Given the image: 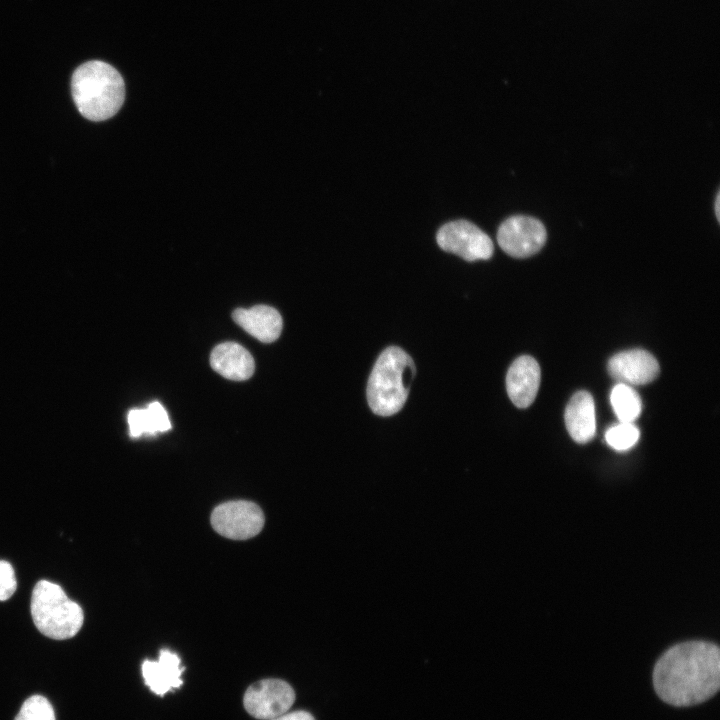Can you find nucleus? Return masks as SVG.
<instances>
[{
	"label": "nucleus",
	"instance_id": "nucleus-17",
	"mask_svg": "<svg viewBox=\"0 0 720 720\" xmlns=\"http://www.w3.org/2000/svg\"><path fill=\"white\" fill-rule=\"evenodd\" d=\"M639 436L640 431L633 423L619 422L606 431L605 440L611 448L625 451L638 442Z\"/></svg>",
	"mask_w": 720,
	"mask_h": 720
},
{
	"label": "nucleus",
	"instance_id": "nucleus-19",
	"mask_svg": "<svg viewBox=\"0 0 720 720\" xmlns=\"http://www.w3.org/2000/svg\"><path fill=\"white\" fill-rule=\"evenodd\" d=\"M17 588V581L12 565L0 560V601L8 600Z\"/></svg>",
	"mask_w": 720,
	"mask_h": 720
},
{
	"label": "nucleus",
	"instance_id": "nucleus-20",
	"mask_svg": "<svg viewBox=\"0 0 720 720\" xmlns=\"http://www.w3.org/2000/svg\"><path fill=\"white\" fill-rule=\"evenodd\" d=\"M271 720H314V718L306 711H294L291 713H284Z\"/></svg>",
	"mask_w": 720,
	"mask_h": 720
},
{
	"label": "nucleus",
	"instance_id": "nucleus-9",
	"mask_svg": "<svg viewBox=\"0 0 720 720\" xmlns=\"http://www.w3.org/2000/svg\"><path fill=\"white\" fill-rule=\"evenodd\" d=\"M607 367L614 379L630 386L650 383L657 378L660 371L656 358L642 349L615 354L609 359Z\"/></svg>",
	"mask_w": 720,
	"mask_h": 720
},
{
	"label": "nucleus",
	"instance_id": "nucleus-11",
	"mask_svg": "<svg viewBox=\"0 0 720 720\" xmlns=\"http://www.w3.org/2000/svg\"><path fill=\"white\" fill-rule=\"evenodd\" d=\"M233 320L247 333L263 343L274 342L282 331V317L273 307L256 305L249 309L238 308Z\"/></svg>",
	"mask_w": 720,
	"mask_h": 720
},
{
	"label": "nucleus",
	"instance_id": "nucleus-21",
	"mask_svg": "<svg viewBox=\"0 0 720 720\" xmlns=\"http://www.w3.org/2000/svg\"><path fill=\"white\" fill-rule=\"evenodd\" d=\"M719 203H720V197H719V193H717L716 199H715V214H716V218H717L718 221H719V216H720V213H719V209H720Z\"/></svg>",
	"mask_w": 720,
	"mask_h": 720
},
{
	"label": "nucleus",
	"instance_id": "nucleus-10",
	"mask_svg": "<svg viewBox=\"0 0 720 720\" xmlns=\"http://www.w3.org/2000/svg\"><path fill=\"white\" fill-rule=\"evenodd\" d=\"M540 379L538 362L528 355L518 357L506 375V389L512 403L518 408L530 406L536 398Z\"/></svg>",
	"mask_w": 720,
	"mask_h": 720
},
{
	"label": "nucleus",
	"instance_id": "nucleus-7",
	"mask_svg": "<svg viewBox=\"0 0 720 720\" xmlns=\"http://www.w3.org/2000/svg\"><path fill=\"white\" fill-rule=\"evenodd\" d=\"M546 238L543 223L525 215L507 218L497 232L498 245L514 258H526L536 254L544 246Z\"/></svg>",
	"mask_w": 720,
	"mask_h": 720
},
{
	"label": "nucleus",
	"instance_id": "nucleus-3",
	"mask_svg": "<svg viewBox=\"0 0 720 720\" xmlns=\"http://www.w3.org/2000/svg\"><path fill=\"white\" fill-rule=\"evenodd\" d=\"M416 368L400 347H387L376 360L367 383V401L372 412L391 416L405 404Z\"/></svg>",
	"mask_w": 720,
	"mask_h": 720
},
{
	"label": "nucleus",
	"instance_id": "nucleus-8",
	"mask_svg": "<svg viewBox=\"0 0 720 720\" xmlns=\"http://www.w3.org/2000/svg\"><path fill=\"white\" fill-rule=\"evenodd\" d=\"M295 701L293 688L280 679H265L246 690L243 704L256 719L271 720L286 713Z\"/></svg>",
	"mask_w": 720,
	"mask_h": 720
},
{
	"label": "nucleus",
	"instance_id": "nucleus-16",
	"mask_svg": "<svg viewBox=\"0 0 720 720\" xmlns=\"http://www.w3.org/2000/svg\"><path fill=\"white\" fill-rule=\"evenodd\" d=\"M610 403L619 422L633 423L640 415L642 402L632 386L618 383L610 393Z\"/></svg>",
	"mask_w": 720,
	"mask_h": 720
},
{
	"label": "nucleus",
	"instance_id": "nucleus-13",
	"mask_svg": "<svg viewBox=\"0 0 720 720\" xmlns=\"http://www.w3.org/2000/svg\"><path fill=\"white\" fill-rule=\"evenodd\" d=\"M210 364L221 376L234 381L249 379L255 370L250 352L234 342L217 345L211 352Z\"/></svg>",
	"mask_w": 720,
	"mask_h": 720
},
{
	"label": "nucleus",
	"instance_id": "nucleus-2",
	"mask_svg": "<svg viewBox=\"0 0 720 720\" xmlns=\"http://www.w3.org/2000/svg\"><path fill=\"white\" fill-rule=\"evenodd\" d=\"M74 103L81 115L91 121L114 116L125 99V83L110 64L92 60L81 64L71 79Z\"/></svg>",
	"mask_w": 720,
	"mask_h": 720
},
{
	"label": "nucleus",
	"instance_id": "nucleus-14",
	"mask_svg": "<svg viewBox=\"0 0 720 720\" xmlns=\"http://www.w3.org/2000/svg\"><path fill=\"white\" fill-rule=\"evenodd\" d=\"M564 418L567 431L575 442L584 444L590 441L596 431L592 395L587 391L575 393L566 407Z\"/></svg>",
	"mask_w": 720,
	"mask_h": 720
},
{
	"label": "nucleus",
	"instance_id": "nucleus-15",
	"mask_svg": "<svg viewBox=\"0 0 720 720\" xmlns=\"http://www.w3.org/2000/svg\"><path fill=\"white\" fill-rule=\"evenodd\" d=\"M129 434L132 437L154 435L171 428L168 414L159 402H153L144 409H132L128 413Z\"/></svg>",
	"mask_w": 720,
	"mask_h": 720
},
{
	"label": "nucleus",
	"instance_id": "nucleus-12",
	"mask_svg": "<svg viewBox=\"0 0 720 720\" xmlns=\"http://www.w3.org/2000/svg\"><path fill=\"white\" fill-rule=\"evenodd\" d=\"M180 658L168 649H162L158 661L145 660L142 664V675L145 684L152 692L163 696L165 693L180 687L183 683Z\"/></svg>",
	"mask_w": 720,
	"mask_h": 720
},
{
	"label": "nucleus",
	"instance_id": "nucleus-6",
	"mask_svg": "<svg viewBox=\"0 0 720 720\" xmlns=\"http://www.w3.org/2000/svg\"><path fill=\"white\" fill-rule=\"evenodd\" d=\"M264 522L261 508L247 500L222 503L211 514L214 530L233 540H246L256 536L262 530Z\"/></svg>",
	"mask_w": 720,
	"mask_h": 720
},
{
	"label": "nucleus",
	"instance_id": "nucleus-18",
	"mask_svg": "<svg viewBox=\"0 0 720 720\" xmlns=\"http://www.w3.org/2000/svg\"><path fill=\"white\" fill-rule=\"evenodd\" d=\"M15 720H56L51 703L41 695H33L22 704Z\"/></svg>",
	"mask_w": 720,
	"mask_h": 720
},
{
	"label": "nucleus",
	"instance_id": "nucleus-4",
	"mask_svg": "<svg viewBox=\"0 0 720 720\" xmlns=\"http://www.w3.org/2000/svg\"><path fill=\"white\" fill-rule=\"evenodd\" d=\"M31 615L37 629L56 640L75 636L84 621L82 608L58 584L47 580L39 581L33 589Z\"/></svg>",
	"mask_w": 720,
	"mask_h": 720
},
{
	"label": "nucleus",
	"instance_id": "nucleus-5",
	"mask_svg": "<svg viewBox=\"0 0 720 720\" xmlns=\"http://www.w3.org/2000/svg\"><path fill=\"white\" fill-rule=\"evenodd\" d=\"M439 247L468 262L487 260L494 252L491 238L467 220H455L440 227L436 234Z\"/></svg>",
	"mask_w": 720,
	"mask_h": 720
},
{
	"label": "nucleus",
	"instance_id": "nucleus-1",
	"mask_svg": "<svg viewBox=\"0 0 720 720\" xmlns=\"http://www.w3.org/2000/svg\"><path fill=\"white\" fill-rule=\"evenodd\" d=\"M658 696L674 706H690L711 698L720 685L719 648L710 642L689 641L669 648L653 671Z\"/></svg>",
	"mask_w": 720,
	"mask_h": 720
}]
</instances>
